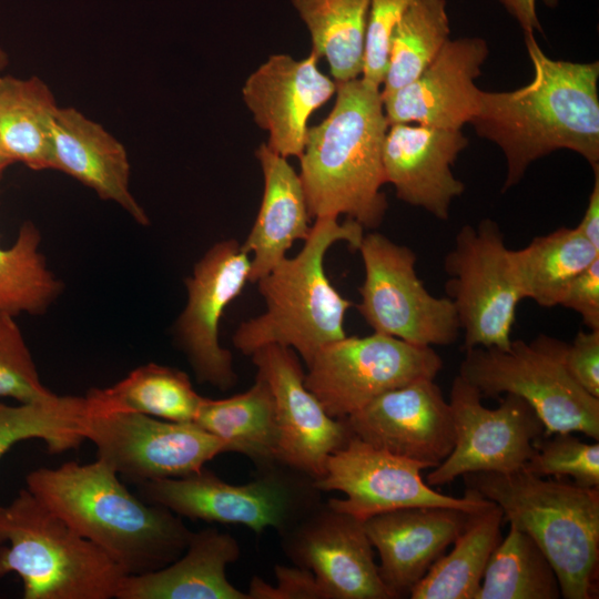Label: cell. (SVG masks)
I'll use <instances>...</instances> for the list:
<instances>
[{"instance_id":"cell-1","label":"cell","mask_w":599,"mask_h":599,"mask_svg":"<svg viewBox=\"0 0 599 599\" xmlns=\"http://www.w3.org/2000/svg\"><path fill=\"white\" fill-rule=\"evenodd\" d=\"M531 81L514 91H480L470 123L502 151V192L515 186L536 160L570 150L599 167V63L549 58L535 33L524 34Z\"/></svg>"},{"instance_id":"cell-2","label":"cell","mask_w":599,"mask_h":599,"mask_svg":"<svg viewBox=\"0 0 599 599\" xmlns=\"http://www.w3.org/2000/svg\"><path fill=\"white\" fill-rule=\"evenodd\" d=\"M26 484L42 505L101 548L126 575L163 568L187 546L192 531L180 516L136 498L99 459L40 467L28 474Z\"/></svg>"},{"instance_id":"cell-3","label":"cell","mask_w":599,"mask_h":599,"mask_svg":"<svg viewBox=\"0 0 599 599\" xmlns=\"http://www.w3.org/2000/svg\"><path fill=\"white\" fill-rule=\"evenodd\" d=\"M331 113L307 129L300 179L311 217L346 215L364 229L384 220L383 145L389 126L379 87L363 78L336 82Z\"/></svg>"},{"instance_id":"cell-4","label":"cell","mask_w":599,"mask_h":599,"mask_svg":"<svg viewBox=\"0 0 599 599\" xmlns=\"http://www.w3.org/2000/svg\"><path fill=\"white\" fill-rule=\"evenodd\" d=\"M364 227L347 219L318 217L302 250L256 281L265 312L238 325L233 345L244 355L277 344L294 349L308 365L326 344L346 336L345 316L353 303L328 280L324 260L337 242L357 251Z\"/></svg>"},{"instance_id":"cell-5","label":"cell","mask_w":599,"mask_h":599,"mask_svg":"<svg viewBox=\"0 0 599 599\" xmlns=\"http://www.w3.org/2000/svg\"><path fill=\"white\" fill-rule=\"evenodd\" d=\"M466 488L500 507L510 525L529 535L551 564L565 599L597 593L599 488L525 470L463 476Z\"/></svg>"},{"instance_id":"cell-6","label":"cell","mask_w":599,"mask_h":599,"mask_svg":"<svg viewBox=\"0 0 599 599\" xmlns=\"http://www.w3.org/2000/svg\"><path fill=\"white\" fill-rule=\"evenodd\" d=\"M9 572L24 599H112L126 575L27 488L0 506V578Z\"/></svg>"},{"instance_id":"cell-7","label":"cell","mask_w":599,"mask_h":599,"mask_svg":"<svg viewBox=\"0 0 599 599\" xmlns=\"http://www.w3.org/2000/svg\"><path fill=\"white\" fill-rule=\"evenodd\" d=\"M568 344L539 334L516 339L506 349L465 351L459 376L483 397L512 394L525 399L545 426V434L581 433L599 439V398L580 387L566 366Z\"/></svg>"},{"instance_id":"cell-8","label":"cell","mask_w":599,"mask_h":599,"mask_svg":"<svg viewBox=\"0 0 599 599\" xmlns=\"http://www.w3.org/2000/svg\"><path fill=\"white\" fill-rule=\"evenodd\" d=\"M446 290L464 332V349L510 346L518 303L525 300L498 224L464 225L444 260Z\"/></svg>"},{"instance_id":"cell-9","label":"cell","mask_w":599,"mask_h":599,"mask_svg":"<svg viewBox=\"0 0 599 599\" xmlns=\"http://www.w3.org/2000/svg\"><path fill=\"white\" fill-rule=\"evenodd\" d=\"M364 281L357 311L375 333L418 346H447L460 325L449 297L432 295L416 272L417 256L378 232L364 234L358 247Z\"/></svg>"},{"instance_id":"cell-10","label":"cell","mask_w":599,"mask_h":599,"mask_svg":"<svg viewBox=\"0 0 599 599\" xmlns=\"http://www.w3.org/2000/svg\"><path fill=\"white\" fill-rule=\"evenodd\" d=\"M307 367L306 388L331 417L346 419L388 390L435 379L443 359L433 347L374 332L324 345Z\"/></svg>"},{"instance_id":"cell-11","label":"cell","mask_w":599,"mask_h":599,"mask_svg":"<svg viewBox=\"0 0 599 599\" xmlns=\"http://www.w3.org/2000/svg\"><path fill=\"white\" fill-rule=\"evenodd\" d=\"M426 464L376 448L352 436L326 463L325 473L313 487L341 491L346 498H333L328 507L362 521L387 511L412 507H447L475 512L490 504L477 491L466 488L464 497L440 494L420 476Z\"/></svg>"},{"instance_id":"cell-12","label":"cell","mask_w":599,"mask_h":599,"mask_svg":"<svg viewBox=\"0 0 599 599\" xmlns=\"http://www.w3.org/2000/svg\"><path fill=\"white\" fill-rule=\"evenodd\" d=\"M82 425L97 459L136 485L196 473L225 453L223 443L195 423L132 412L92 413L87 404Z\"/></svg>"},{"instance_id":"cell-13","label":"cell","mask_w":599,"mask_h":599,"mask_svg":"<svg viewBox=\"0 0 599 599\" xmlns=\"http://www.w3.org/2000/svg\"><path fill=\"white\" fill-rule=\"evenodd\" d=\"M477 388L459 375L449 392L455 445L451 453L427 474L426 484L443 486L470 473L521 470L535 451L545 426L521 397L505 394L496 408L483 405Z\"/></svg>"},{"instance_id":"cell-14","label":"cell","mask_w":599,"mask_h":599,"mask_svg":"<svg viewBox=\"0 0 599 599\" xmlns=\"http://www.w3.org/2000/svg\"><path fill=\"white\" fill-rule=\"evenodd\" d=\"M251 257L234 238L212 245L185 278L186 304L173 326L176 345L196 379L222 390L237 376L230 351L221 346L220 322L225 308L250 282Z\"/></svg>"},{"instance_id":"cell-15","label":"cell","mask_w":599,"mask_h":599,"mask_svg":"<svg viewBox=\"0 0 599 599\" xmlns=\"http://www.w3.org/2000/svg\"><path fill=\"white\" fill-rule=\"evenodd\" d=\"M251 357L274 398L277 461L314 479L323 476L328 457L353 436L346 420L331 417L306 388L294 349L270 344L254 351Z\"/></svg>"},{"instance_id":"cell-16","label":"cell","mask_w":599,"mask_h":599,"mask_svg":"<svg viewBox=\"0 0 599 599\" xmlns=\"http://www.w3.org/2000/svg\"><path fill=\"white\" fill-rule=\"evenodd\" d=\"M345 420L353 436L429 468L438 466L455 445L451 409L435 379L388 390Z\"/></svg>"},{"instance_id":"cell-17","label":"cell","mask_w":599,"mask_h":599,"mask_svg":"<svg viewBox=\"0 0 599 599\" xmlns=\"http://www.w3.org/2000/svg\"><path fill=\"white\" fill-rule=\"evenodd\" d=\"M138 486L146 502L165 507L180 517L243 525L257 534L271 527L282 528L291 515V490L273 476L232 485L203 467L186 476Z\"/></svg>"},{"instance_id":"cell-18","label":"cell","mask_w":599,"mask_h":599,"mask_svg":"<svg viewBox=\"0 0 599 599\" xmlns=\"http://www.w3.org/2000/svg\"><path fill=\"white\" fill-rule=\"evenodd\" d=\"M489 48L483 38L448 40L412 82L383 98L388 124L415 123L461 130L475 115Z\"/></svg>"},{"instance_id":"cell-19","label":"cell","mask_w":599,"mask_h":599,"mask_svg":"<svg viewBox=\"0 0 599 599\" xmlns=\"http://www.w3.org/2000/svg\"><path fill=\"white\" fill-rule=\"evenodd\" d=\"M318 57L303 60L271 55L245 81L242 94L266 143L280 155L301 156L311 114L336 92V82L318 70Z\"/></svg>"},{"instance_id":"cell-20","label":"cell","mask_w":599,"mask_h":599,"mask_svg":"<svg viewBox=\"0 0 599 599\" xmlns=\"http://www.w3.org/2000/svg\"><path fill=\"white\" fill-rule=\"evenodd\" d=\"M467 144L461 130L389 124L383 145L385 181L400 201L445 221L451 202L465 191L451 166Z\"/></svg>"},{"instance_id":"cell-21","label":"cell","mask_w":599,"mask_h":599,"mask_svg":"<svg viewBox=\"0 0 599 599\" xmlns=\"http://www.w3.org/2000/svg\"><path fill=\"white\" fill-rule=\"evenodd\" d=\"M291 549L295 562L313 572L328 599H395L379 576L364 521L348 514L328 507L312 517Z\"/></svg>"},{"instance_id":"cell-22","label":"cell","mask_w":599,"mask_h":599,"mask_svg":"<svg viewBox=\"0 0 599 599\" xmlns=\"http://www.w3.org/2000/svg\"><path fill=\"white\" fill-rule=\"evenodd\" d=\"M471 514V512H470ZM469 512L447 507H412L364 521L379 555V576L395 598L409 595L465 527Z\"/></svg>"},{"instance_id":"cell-23","label":"cell","mask_w":599,"mask_h":599,"mask_svg":"<svg viewBox=\"0 0 599 599\" xmlns=\"http://www.w3.org/2000/svg\"><path fill=\"white\" fill-rule=\"evenodd\" d=\"M52 170L63 172L123 209L138 224L150 219L132 194L124 145L103 125L72 106H59L52 128Z\"/></svg>"},{"instance_id":"cell-24","label":"cell","mask_w":599,"mask_h":599,"mask_svg":"<svg viewBox=\"0 0 599 599\" xmlns=\"http://www.w3.org/2000/svg\"><path fill=\"white\" fill-rule=\"evenodd\" d=\"M237 541L216 528L191 532L184 552L158 570L125 575L116 599H250L226 578L237 560Z\"/></svg>"},{"instance_id":"cell-25","label":"cell","mask_w":599,"mask_h":599,"mask_svg":"<svg viewBox=\"0 0 599 599\" xmlns=\"http://www.w3.org/2000/svg\"><path fill=\"white\" fill-rule=\"evenodd\" d=\"M264 191L254 224L242 243L251 255L250 282L256 283L286 257L295 241H304L311 231V215L300 175L286 158L266 143L255 151Z\"/></svg>"},{"instance_id":"cell-26","label":"cell","mask_w":599,"mask_h":599,"mask_svg":"<svg viewBox=\"0 0 599 599\" xmlns=\"http://www.w3.org/2000/svg\"><path fill=\"white\" fill-rule=\"evenodd\" d=\"M59 105L39 77H0V154L33 171L52 170V128Z\"/></svg>"},{"instance_id":"cell-27","label":"cell","mask_w":599,"mask_h":599,"mask_svg":"<svg viewBox=\"0 0 599 599\" xmlns=\"http://www.w3.org/2000/svg\"><path fill=\"white\" fill-rule=\"evenodd\" d=\"M194 423L219 438L225 453L243 454L263 464L277 461L274 398L266 380L257 374L244 393L223 399L203 397Z\"/></svg>"},{"instance_id":"cell-28","label":"cell","mask_w":599,"mask_h":599,"mask_svg":"<svg viewBox=\"0 0 599 599\" xmlns=\"http://www.w3.org/2000/svg\"><path fill=\"white\" fill-rule=\"evenodd\" d=\"M85 398L92 413L132 412L180 423H194L203 399L186 373L155 363L110 387L90 389Z\"/></svg>"},{"instance_id":"cell-29","label":"cell","mask_w":599,"mask_h":599,"mask_svg":"<svg viewBox=\"0 0 599 599\" xmlns=\"http://www.w3.org/2000/svg\"><path fill=\"white\" fill-rule=\"evenodd\" d=\"M502 520V510L495 502L469 514L453 549L435 561L409 598L475 599L489 557L501 540Z\"/></svg>"},{"instance_id":"cell-30","label":"cell","mask_w":599,"mask_h":599,"mask_svg":"<svg viewBox=\"0 0 599 599\" xmlns=\"http://www.w3.org/2000/svg\"><path fill=\"white\" fill-rule=\"evenodd\" d=\"M599 258V248L576 227L536 236L512 261L525 298L542 307L559 305L569 283Z\"/></svg>"},{"instance_id":"cell-31","label":"cell","mask_w":599,"mask_h":599,"mask_svg":"<svg viewBox=\"0 0 599 599\" xmlns=\"http://www.w3.org/2000/svg\"><path fill=\"white\" fill-rule=\"evenodd\" d=\"M311 34L313 50L325 58L335 82L363 72L369 0H291Z\"/></svg>"},{"instance_id":"cell-32","label":"cell","mask_w":599,"mask_h":599,"mask_svg":"<svg viewBox=\"0 0 599 599\" xmlns=\"http://www.w3.org/2000/svg\"><path fill=\"white\" fill-rule=\"evenodd\" d=\"M557 575L535 540L510 525L487 562L475 599H558Z\"/></svg>"},{"instance_id":"cell-33","label":"cell","mask_w":599,"mask_h":599,"mask_svg":"<svg viewBox=\"0 0 599 599\" xmlns=\"http://www.w3.org/2000/svg\"><path fill=\"white\" fill-rule=\"evenodd\" d=\"M41 234L31 221L9 247L0 246V313L41 315L63 292V283L40 251Z\"/></svg>"},{"instance_id":"cell-34","label":"cell","mask_w":599,"mask_h":599,"mask_svg":"<svg viewBox=\"0 0 599 599\" xmlns=\"http://www.w3.org/2000/svg\"><path fill=\"white\" fill-rule=\"evenodd\" d=\"M446 0H414L392 32L382 97L415 80L449 40Z\"/></svg>"},{"instance_id":"cell-35","label":"cell","mask_w":599,"mask_h":599,"mask_svg":"<svg viewBox=\"0 0 599 599\" xmlns=\"http://www.w3.org/2000/svg\"><path fill=\"white\" fill-rule=\"evenodd\" d=\"M85 413V396L52 394L16 406L0 402V457L28 438L42 439L52 454L78 447L84 440Z\"/></svg>"},{"instance_id":"cell-36","label":"cell","mask_w":599,"mask_h":599,"mask_svg":"<svg viewBox=\"0 0 599 599\" xmlns=\"http://www.w3.org/2000/svg\"><path fill=\"white\" fill-rule=\"evenodd\" d=\"M522 470L541 477L565 478L583 487L599 488V444L582 441L572 433L542 435Z\"/></svg>"},{"instance_id":"cell-37","label":"cell","mask_w":599,"mask_h":599,"mask_svg":"<svg viewBox=\"0 0 599 599\" xmlns=\"http://www.w3.org/2000/svg\"><path fill=\"white\" fill-rule=\"evenodd\" d=\"M52 394L40 379L14 316L0 313V397L29 403Z\"/></svg>"},{"instance_id":"cell-38","label":"cell","mask_w":599,"mask_h":599,"mask_svg":"<svg viewBox=\"0 0 599 599\" xmlns=\"http://www.w3.org/2000/svg\"><path fill=\"white\" fill-rule=\"evenodd\" d=\"M414 0H369L362 78L380 87L384 82L393 30Z\"/></svg>"},{"instance_id":"cell-39","label":"cell","mask_w":599,"mask_h":599,"mask_svg":"<svg viewBox=\"0 0 599 599\" xmlns=\"http://www.w3.org/2000/svg\"><path fill=\"white\" fill-rule=\"evenodd\" d=\"M277 585L272 587L254 577L250 599H328L313 572L303 567L276 566Z\"/></svg>"},{"instance_id":"cell-40","label":"cell","mask_w":599,"mask_h":599,"mask_svg":"<svg viewBox=\"0 0 599 599\" xmlns=\"http://www.w3.org/2000/svg\"><path fill=\"white\" fill-rule=\"evenodd\" d=\"M566 366L580 387L599 398V329L577 333L567 346Z\"/></svg>"},{"instance_id":"cell-41","label":"cell","mask_w":599,"mask_h":599,"mask_svg":"<svg viewBox=\"0 0 599 599\" xmlns=\"http://www.w3.org/2000/svg\"><path fill=\"white\" fill-rule=\"evenodd\" d=\"M559 305L578 313L588 329H599V258L569 283Z\"/></svg>"},{"instance_id":"cell-42","label":"cell","mask_w":599,"mask_h":599,"mask_svg":"<svg viewBox=\"0 0 599 599\" xmlns=\"http://www.w3.org/2000/svg\"><path fill=\"white\" fill-rule=\"evenodd\" d=\"M595 183L585 214L577 225L581 234L599 248V167L593 170Z\"/></svg>"},{"instance_id":"cell-43","label":"cell","mask_w":599,"mask_h":599,"mask_svg":"<svg viewBox=\"0 0 599 599\" xmlns=\"http://www.w3.org/2000/svg\"><path fill=\"white\" fill-rule=\"evenodd\" d=\"M499 2L518 22L524 34L542 31L537 16L536 0H499Z\"/></svg>"},{"instance_id":"cell-44","label":"cell","mask_w":599,"mask_h":599,"mask_svg":"<svg viewBox=\"0 0 599 599\" xmlns=\"http://www.w3.org/2000/svg\"><path fill=\"white\" fill-rule=\"evenodd\" d=\"M9 64V55L6 50L0 45V71H3Z\"/></svg>"},{"instance_id":"cell-45","label":"cell","mask_w":599,"mask_h":599,"mask_svg":"<svg viewBox=\"0 0 599 599\" xmlns=\"http://www.w3.org/2000/svg\"><path fill=\"white\" fill-rule=\"evenodd\" d=\"M13 162L9 160L8 158L0 154V179L3 174V172L11 165Z\"/></svg>"},{"instance_id":"cell-46","label":"cell","mask_w":599,"mask_h":599,"mask_svg":"<svg viewBox=\"0 0 599 599\" xmlns=\"http://www.w3.org/2000/svg\"><path fill=\"white\" fill-rule=\"evenodd\" d=\"M558 1L559 0H544V3L549 8H554L558 4Z\"/></svg>"}]
</instances>
